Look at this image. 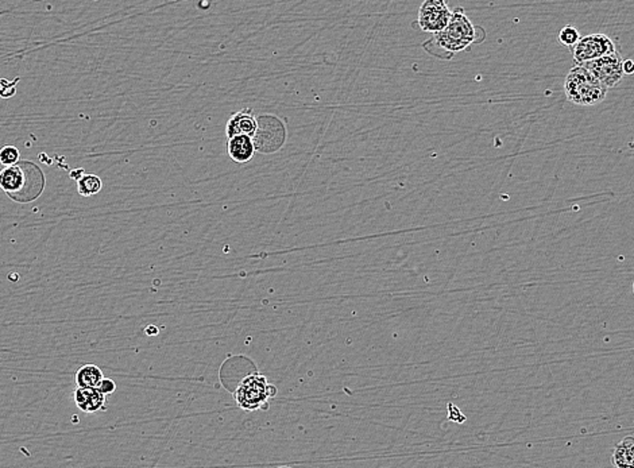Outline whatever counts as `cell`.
I'll return each mask as SVG.
<instances>
[{
	"instance_id": "30bf717a",
	"label": "cell",
	"mask_w": 634,
	"mask_h": 468,
	"mask_svg": "<svg viewBox=\"0 0 634 468\" xmlns=\"http://www.w3.org/2000/svg\"><path fill=\"white\" fill-rule=\"evenodd\" d=\"M76 405L85 413H96L106 409V395L99 389H80L73 394Z\"/></svg>"
},
{
	"instance_id": "9a60e30c",
	"label": "cell",
	"mask_w": 634,
	"mask_h": 468,
	"mask_svg": "<svg viewBox=\"0 0 634 468\" xmlns=\"http://www.w3.org/2000/svg\"><path fill=\"white\" fill-rule=\"evenodd\" d=\"M557 39L563 46L572 49L579 42V30L574 28V26H566V28H563L559 31Z\"/></svg>"
},
{
	"instance_id": "8fae6325",
	"label": "cell",
	"mask_w": 634,
	"mask_h": 468,
	"mask_svg": "<svg viewBox=\"0 0 634 468\" xmlns=\"http://www.w3.org/2000/svg\"><path fill=\"white\" fill-rule=\"evenodd\" d=\"M227 151H228L230 158L235 164H239V165L248 164L257 153L254 143H252V138L245 137V135H238V137L228 139Z\"/></svg>"
},
{
	"instance_id": "6da1fadb",
	"label": "cell",
	"mask_w": 634,
	"mask_h": 468,
	"mask_svg": "<svg viewBox=\"0 0 634 468\" xmlns=\"http://www.w3.org/2000/svg\"><path fill=\"white\" fill-rule=\"evenodd\" d=\"M485 39L486 31L481 26H475L463 8H456L452 11L448 26L425 41L422 48L440 59H451L454 55L467 50L471 45L481 44Z\"/></svg>"
},
{
	"instance_id": "7a4b0ae2",
	"label": "cell",
	"mask_w": 634,
	"mask_h": 468,
	"mask_svg": "<svg viewBox=\"0 0 634 468\" xmlns=\"http://www.w3.org/2000/svg\"><path fill=\"white\" fill-rule=\"evenodd\" d=\"M45 182L44 171L30 161L18 162L0 171V189L21 204L37 200L45 189Z\"/></svg>"
},
{
	"instance_id": "2e32d148",
	"label": "cell",
	"mask_w": 634,
	"mask_h": 468,
	"mask_svg": "<svg viewBox=\"0 0 634 468\" xmlns=\"http://www.w3.org/2000/svg\"><path fill=\"white\" fill-rule=\"evenodd\" d=\"M21 160V153L15 146H3L0 149V164L8 167V166L17 165Z\"/></svg>"
},
{
	"instance_id": "5b68a950",
	"label": "cell",
	"mask_w": 634,
	"mask_h": 468,
	"mask_svg": "<svg viewBox=\"0 0 634 468\" xmlns=\"http://www.w3.org/2000/svg\"><path fill=\"white\" fill-rule=\"evenodd\" d=\"M451 17L452 11L445 1L427 0L418 10V17L413 24V28L416 26L424 32H431L435 35L448 26Z\"/></svg>"
},
{
	"instance_id": "52a82bcc",
	"label": "cell",
	"mask_w": 634,
	"mask_h": 468,
	"mask_svg": "<svg viewBox=\"0 0 634 468\" xmlns=\"http://www.w3.org/2000/svg\"><path fill=\"white\" fill-rule=\"evenodd\" d=\"M624 58L619 50H617L613 55L601 57L598 59L580 64L586 69H588L597 79L598 82L602 84L607 91L617 86L618 84L622 82L624 79V72H622V65H624Z\"/></svg>"
},
{
	"instance_id": "4fadbf2b",
	"label": "cell",
	"mask_w": 634,
	"mask_h": 468,
	"mask_svg": "<svg viewBox=\"0 0 634 468\" xmlns=\"http://www.w3.org/2000/svg\"><path fill=\"white\" fill-rule=\"evenodd\" d=\"M103 380V371L96 364H84L75 374V382L80 389H97Z\"/></svg>"
},
{
	"instance_id": "277c9868",
	"label": "cell",
	"mask_w": 634,
	"mask_h": 468,
	"mask_svg": "<svg viewBox=\"0 0 634 468\" xmlns=\"http://www.w3.org/2000/svg\"><path fill=\"white\" fill-rule=\"evenodd\" d=\"M258 129L252 137L255 151L273 154L282 149L286 142V126L274 115L257 116Z\"/></svg>"
},
{
	"instance_id": "ba28073f",
	"label": "cell",
	"mask_w": 634,
	"mask_h": 468,
	"mask_svg": "<svg viewBox=\"0 0 634 468\" xmlns=\"http://www.w3.org/2000/svg\"><path fill=\"white\" fill-rule=\"evenodd\" d=\"M269 389L272 387L268 385L263 375L254 374L246 378L236 390V401L246 411L258 409L269 397Z\"/></svg>"
},
{
	"instance_id": "ffe728a7",
	"label": "cell",
	"mask_w": 634,
	"mask_h": 468,
	"mask_svg": "<svg viewBox=\"0 0 634 468\" xmlns=\"http://www.w3.org/2000/svg\"><path fill=\"white\" fill-rule=\"evenodd\" d=\"M84 176H85V171H84V169H77V170H73V171H71V178H73V180H77V181H79V180H82Z\"/></svg>"
},
{
	"instance_id": "7402d4cb",
	"label": "cell",
	"mask_w": 634,
	"mask_h": 468,
	"mask_svg": "<svg viewBox=\"0 0 634 468\" xmlns=\"http://www.w3.org/2000/svg\"><path fill=\"white\" fill-rule=\"evenodd\" d=\"M633 290H634V282H633Z\"/></svg>"
},
{
	"instance_id": "3957f363",
	"label": "cell",
	"mask_w": 634,
	"mask_h": 468,
	"mask_svg": "<svg viewBox=\"0 0 634 468\" xmlns=\"http://www.w3.org/2000/svg\"><path fill=\"white\" fill-rule=\"evenodd\" d=\"M564 93L568 102L590 107L605 100L607 89L588 69L583 65H575L566 76Z\"/></svg>"
},
{
	"instance_id": "ac0fdd59",
	"label": "cell",
	"mask_w": 634,
	"mask_h": 468,
	"mask_svg": "<svg viewBox=\"0 0 634 468\" xmlns=\"http://www.w3.org/2000/svg\"><path fill=\"white\" fill-rule=\"evenodd\" d=\"M97 389H99L104 395H110L112 393H115V390H116V384H115L111 378H104Z\"/></svg>"
},
{
	"instance_id": "5bb4252c",
	"label": "cell",
	"mask_w": 634,
	"mask_h": 468,
	"mask_svg": "<svg viewBox=\"0 0 634 468\" xmlns=\"http://www.w3.org/2000/svg\"><path fill=\"white\" fill-rule=\"evenodd\" d=\"M103 182L96 174H85L82 180L77 181V191L84 197H91L102 191Z\"/></svg>"
},
{
	"instance_id": "8992f818",
	"label": "cell",
	"mask_w": 634,
	"mask_h": 468,
	"mask_svg": "<svg viewBox=\"0 0 634 468\" xmlns=\"http://www.w3.org/2000/svg\"><path fill=\"white\" fill-rule=\"evenodd\" d=\"M618 49L615 44L602 32H594L580 38L579 42L572 48V57L575 65L586 64L605 55H613Z\"/></svg>"
},
{
	"instance_id": "44dd1931",
	"label": "cell",
	"mask_w": 634,
	"mask_h": 468,
	"mask_svg": "<svg viewBox=\"0 0 634 468\" xmlns=\"http://www.w3.org/2000/svg\"><path fill=\"white\" fill-rule=\"evenodd\" d=\"M144 332H146V335H147V336H157V335H158V332H160V330H158L156 326H153V324H151V326H149V327L144 330Z\"/></svg>"
},
{
	"instance_id": "9c48e42d",
	"label": "cell",
	"mask_w": 634,
	"mask_h": 468,
	"mask_svg": "<svg viewBox=\"0 0 634 468\" xmlns=\"http://www.w3.org/2000/svg\"><path fill=\"white\" fill-rule=\"evenodd\" d=\"M258 129V119L251 109H245L234 113L225 126L227 138H234L238 135H245L252 138Z\"/></svg>"
},
{
	"instance_id": "e0dca14e",
	"label": "cell",
	"mask_w": 634,
	"mask_h": 468,
	"mask_svg": "<svg viewBox=\"0 0 634 468\" xmlns=\"http://www.w3.org/2000/svg\"><path fill=\"white\" fill-rule=\"evenodd\" d=\"M19 82V77H17L12 83L6 80V79H1L0 80V97L3 99H10L12 97L15 93H17V83Z\"/></svg>"
},
{
	"instance_id": "7c38bea8",
	"label": "cell",
	"mask_w": 634,
	"mask_h": 468,
	"mask_svg": "<svg viewBox=\"0 0 634 468\" xmlns=\"http://www.w3.org/2000/svg\"><path fill=\"white\" fill-rule=\"evenodd\" d=\"M611 463L614 468H634L633 436H626L614 447Z\"/></svg>"
},
{
	"instance_id": "d6986e66",
	"label": "cell",
	"mask_w": 634,
	"mask_h": 468,
	"mask_svg": "<svg viewBox=\"0 0 634 468\" xmlns=\"http://www.w3.org/2000/svg\"><path fill=\"white\" fill-rule=\"evenodd\" d=\"M622 72H624V76H631V75H634V61L633 59H625L624 61V65H622Z\"/></svg>"
}]
</instances>
